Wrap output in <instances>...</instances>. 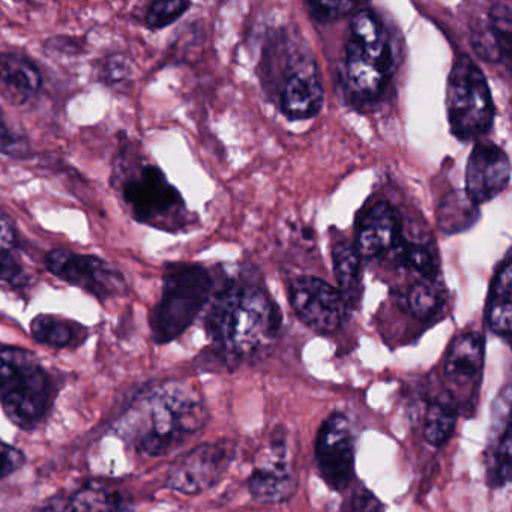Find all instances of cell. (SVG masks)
<instances>
[{
    "instance_id": "obj_1",
    "label": "cell",
    "mask_w": 512,
    "mask_h": 512,
    "mask_svg": "<svg viewBox=\"0 0 512 512\" xmlns=\"http://www.w3.org/2000/svg\"><path fill=\"white\" fill-rule=\"evenodd\" d=\"M209 421L200 389L191 380L170 379L140 395L118 424V433L149 458L164 457L196 436Z\"/></svg>"
},
{
    "instance_id": "obj_2",
    "label": "cell",
    "mask_w": 512,
    "mask_h": 512,
    "mask_svg": "<svg viewBox=\"0 0 512 512\" xmlns=\"http://www.w3.org/2000/svg\"><path fill=\"white\" fill-rule=\"evenodd\" d=\"M281 329V314L263 287L232 283L212 299L206 332L214 352L227 367L259 358Z\"/></svg>"
},
{
    "instance_id": "obj_3",
    "label": "cell",
    "mask_w": 512,
    "mask_h": 512,
    "mask_svg": "<svg viewBox=\"0 0 512 512\" xmlns=\"http://www.w3.org/2000/svg\"><path fill=\"white\" fill-rule=\"evenodd\" d=\"M55 395V382L34 353L20 347L0 349V406L20 430L40 427Z\"/></svg>"
},
{
    "instance_id": "obj_4",
    "label": "cell",
    "mask_w": 512,
    "mask_h": 512,
    "mask_svg": "<svg viewBox=\"0 0 512 512\" xmlns=\"http://www.w3.org/2000/svg\"><path fill=\"white\" fill-rule=\"evenodd\" d=\"M388 29L370 8L358 11L349 26L344 55V82L353 97L374 101L388 88L394 71Z\"/></svg>"
},
{
    "instance_id": "obj_5",
    "label": "cell",
    "mask_w": 512,
    "mask_h": 512,
    "mask_svg": "<svg viewBox=\"0 0 512 512\" xmlns=\"http://www.w3.org/2000/svg\"><path fill=\"white\" fill-rule=\"evenodd\" d=\"M214 280L200 265L173 263L166 268L163 295L151 314L152 338L166 344L184 334L212 298Z\"/></svg>"
},
{
    "instance_id": "obj_6",
    "label": "cell",
    "mask_w": 512,
    "mask_h": 512,
    "mask_svg": "<svg viewBox=\"0 0 512 512\" xmlns=\"http://www.w3.org/2000/svg\"><path fill=\"white\" fill-rule=\"evenodd\" d=\"M446 113L451 133L461 142L487 136L493 128L494 104L487 79L469 58L458 56L446 86Z\"/></svg>"
},
{
    "instance_id": "obj_7",
    "label": "cell",
    "mask_w": 512,
    "mask_h": 512,
    "mask_svg": "<svg viewBox=\"0 0 512 512\" xmlns=\"http://www.w3.org/2000/svg\"><path fill=\"white\" fill-rule=\"evenodd\" d=\"M122 199L133 218L157 229H179L187 220L181 194L167 181L160 167L151 164L136 167L125 175Z\"/></svg>"
},
{
    "instance_id": "obj_8",
    "label": "cell",
    "mask_w": 512,
    "mask_h": 512,
    "mask_svg": "<svg viewBox=\"0 0 512 512\" xmlns=\"http://www.w3.org/2000/svg\"><path fill=\"white\" fill-rule=\"evenodd\" d=\"M287 293L296 316L317 334L338 331L355 307L337 287L316 277L292 278Z\"/></svg>"
},
{
    "instance_id": "obj_9",
    "label": "cell",
    "mask_w": 512,
    "mask_h": 512,
    "mask_svg": "<svg viewBox=\"0 0 512 512\" xmlns=\"http://www.w3.org/2000/svg\"><path fill=\"white\" fill-rule=\"evenodd\" d=\"M317 469L331 490L344 491L355 481L356 442L352 424L344 413H331L317 431Z\"/></svg>"
},
{
    "instance_id": "obj_10",
    "label": "cell",
    "mask_w": 512,
    "mask_h": 512,
    "mask_svg": "<svg viewBox=\"0 0 512 512\" xmlns=\"http://www.w3.org/2000/svg\"><path fill=\"white\" fill-rule=\"evenodd\" d=\"M233 457L235 445L227 440L197 445L172 464L166 485L185 496L205 493L223 479Z\"/></svg>"
},
{
    "instance_id": "obj_11",
    "label": "cell",
    "mask_w": 512,
    "mask_h": 512,
    "mask_svg": "<svg viewBox=\"0 0 512 512\" xmlns=\"http://www.w3.org/2000/svg\"><path fill=\"white\" fill-rule=\"evenodd\" d=\"M484 361L485 340L479 332L458 335L449 346L443 376L446 394L457 404L460 413L470 412L478 404Z\"/></svg>"
},
{
    "instance_id": "obj_12",
    "label": "cell",
    "mask_w": 512,
    "mask_h": 512,
    "mask_svg": "<svg viewBox=\"0 0 512 512\" xmlns=\"http://www.w3.org/2000/svg\"><path fill=\"white\" fill-rule=\"evenodd\" d=\"M47 268L61 280L103 301L127 290L124 275L100 257L53 250L47 254Z\"/></svg>"
},
{
    "instance_id": "obj_13",
    "label": "cell",
    "mask_w": 512,
    "mask_h": 512,
    "mask_svg": "<svg viewBox=\"0 0 512 512\" xmlns=\"http://www.w3.org/2000/svg\"><path fill=\"white\" fill-rule=\"evenodd\" d=\"M511 163L494 143H478L470 152L466 167V194L473 205L490 202L508 188Z\"/></svg>"
},
{
    "instance_id": "obj_14",
    "label": "cell",
    "mask_w": 512,
    "mask_h": 512,
    "mask_svg": "<svg viewBox=\"0 0 512 512\" xmlns=\"http://www.w3.org/2000/svg\"><path fill=\"white\" fill-rule=\"evenodd\" d=\"M251 496L262 503H281L296 493V476L289 461L286 437L271 442L247 481Z\"/></svg>"
},
{
    "instance_id": "obj_15",
    "label": "cell",
    "mask_w": 512,
    "mask_h": 512,
    "mask_svg": "<svg viewBox=\"0 0 512 512\" xmlns=\"http://www.w3.org/2000/svg\"><path fill=\"white\" fill-rule=\"evenodd\" d=\"M511 385L506 383L491 410L490 433L485 449V478L488 487L503 488L511 479Z\"/></svg>"
},
{
    "instance_id": "obj_16",
    "label": "cell",
    "mask_w": 512,
    "mask_h": 512,
    "mask_svg": "<svg viewBox=\"0 0 512 512\" xmlns=\"http://www.w3.org/2000/svg\"><path fill=\"white\" fill-rule=\"evenodd\" d=\"M401 223L388 202H377L359 218L355 248L361 259H377L392 253L400 244Z\"/></svg>"
},
{
    "instance_id": "obj_17",
    "label": "cell",
    "mask_w": 512,
    "mask_h": 512,
    "mask_svg": "<svg viewBox=\"0 0 512 512\" xmlns=\"http://www.w3.org/2000/svg\"><path fill=\"white\" fill-rule=\"evenodd\" d=\"M323 85L311 59L298 62L287 76L281 94V109L292 121L316 118L323 107Z\"/></svg>"
},
{
    "instance_id": "obj_18",
    "label": "cell",
    "mask_w": 512,
    "mask_h": 512,
    "mask_svg": "<svg viewBox=\"0 0 512 512\" xmlns=\"http://www.w3.org/2000/svg\"><path fill=\"white\" fill-rule=\"evenodd\" d=\"M43 77L37 65L19 53H0V94L22 106L38 94Z\"/></svg>"
},
{
    "instance_id": "obj_19",
    "label": "cell",
    "mask_w": 512,
    "mask_h": 512,
    "mask_svg": "<svg viewBox=\"0 0 512 512\" xmlns=\"http://www.w3.org/2000/svg\"><path fill=\"white\" fill-rule=\"evenodd\" d=\"M512 262L511 253H506L499 269L491 281L490 296L487 304L488 328L497 337L508 341L511 337L512 320Z\"/></svg>"
},
{
    "instance_id": "obj_20",
    "label": "cell",
    "mask_w": 512,
    "mask_h": 512,
    "mask_svg": "<svg viewBox=\"0 0 512 512\" xmlns=\"http://www.w3.org/2000/svg\"><path fill=\"white\" fill-rule=\"evenodd\" d=\"M458 415L460 410L457 404L446 392L428 401L424 415L425 442L430 443L434 448H442L454 434Z\"/></svg>"
},
{
    "instance_id": "obj_21",
    "label": "cell",
    "mask_w": 512,
    "mask_h": 512,
    "mask_svg": "<svg viewBox=\"0 0 512 512\" xmlns=\"http://www.w3.org/2000/svg\"><path fill=\"white\" fill-rule=\"evenodd\" d=\"M31 334L37 343L53 349H67L83 341L86 331L79 323L50 314H40L31 322Z\"/></svg>"
},
{
    "instance_id": "obj_22",
    "label": "cell",
    "mask_w": 512,
    "mask_h": 512,
    "mask_svg": "<svg viewBox=\"0 0 512 512\" xmlns=\"http://www.w3.org/2000/svg\"><path fill=\"white\" fill-rule=\"evenodd\" d=\"M58 512H134L124 494L106 487H85L73 494Z\"/></svg>"
},
{
    "instance_id": "obj_23",
    "label": "cell",
    "mask_w": 512,
    "mask_h": 512,
    "mask_svg": "<svg viewBox=\"0 0 512 512\" xmlns=\"http://www.w3.org/2000/svg\"><path fill=\"white\" fill-rule=\"evenodd\" d=\"M332 263L337 280V289L346 296L350 304L355 305L356 292L361 283V257L355 245L344 241L337 242L332 248Z\"/></svg>"
},
{
    "instance_id": "obj_24",
    "label": "cell",
    "mask_w": 512,
    "mask_h": 512,
    "mask_svg": "<svg viewBox=\"0 0 512 512\" xmlns=\"http://www.w3.org/2000/svg\"><path fill=\"white\" fill-rule=\"evenodd\" d=\"M445 299L442 290L433 281H421L412 284L403 293V307L410 316L421 322H430L436 319L442 311Z\"/></svg>"
},
{
    "instance_id": "obj_25",
    "label": "cell",
    "mask_w": 512,
    "mask_h": 512,
    "mask_svg": "<svg viewBox=\"0 0 512 512\" xmlns=\"http://www.w3.org/2000/svg\"><path fill=\"white\" fill-rule=\"evenodd\" d=\"M478 218L476 205L466 194L452 193L443 200L439 211V227L445 233H458L469 229Z\"/></svg>"
},
{
    "instance_id": "obj_26",
    "label": "cell",
    "mask_w": 512,
    "mask_h": 512,
    "mask_svg": "<svg viewBox=\"0 0 512 512\" xmlns=\"http://www.w3.org/2000/svg\"><path fill=\"white\" fill-rule=\"evenodd\" d=\"M394 251H397L401 262L416 274L421 275V278L428 281L436 280L439 274V257L430 244L407 242L406 239H401Z\"/></svg>"
},
{
    "instance_id": "obj_27",
    "label": "cell",
    "mask_w": 512,
    "mask_h": 512,
    "mask_svg": "<svg viewBox=\"0 0 512 512\" xmlns=\"http://www.w3.org/2000/svg\"><path fill=\"white\" fill-rule=\"evenodd\" d=\"M487 29L496 43L503 64L509 70L512 52V4L511 2H496L488 11Z\"/></svg>"
},
{
    "instance_id": "obj_28",
    "label": "cell",
    "mask_w": 512,
    "mask_h": 512,
    "mask_svg": "<svg viewBox=\"0 0 512 512\" xmlns=\"http://www.w3.org/2000/svg\"><path fill=\"white\" fill-rule=\"evenodd\" d=\"M190 7V2H182V0H158L149 7L148 13H146V26L155 31L167 28L179 17L184 16L185 11Z\"/></svg>"
},
{
    "instance_id": "obj_29",
    "label": "cell",
    "mask_w": 512,
    "mask_h": 512,
    "mask_svg": "<svg viewBox=\"0 0 512 512\" xmlns=\"http://www.w3.org/2000/svg\"><path fill=\"white\" fill-rule=\"evenodd\" d=\"M29 281H31V275L17 256V251L0 253V283L19 289V287L28 286Z\"/></svg>"
},
{
    "instance_id": "obj_30",
    "label": "cell",
    "mask_w": 512,
    "mask_h": 512,
    "mask_svg": "<svg viewBox=\"0 0 512 512\" xmlns=\"http://www.w3.org/2000/svg\"><path fill=\"white\" fill-rule=\"evenodd\" d=\"M29 152V140L8 125L4 112L0 109V154L8 157H25Z\"/></svg>"
},
{
    "instance_id": "obj_31",
    "label": "cell",
    "mask_w": 512,
    "mask_h": 512,
    "mask_svg": "<svg viewBox=\"0 0 512 512\" xmlns=\"http://www.w3.org/2000/svg\"><path fill=\"white\" fill-rule=\"evenodd\" d=\"M308 13L319 23H331L343 19L358 8L355 2H308Z\"/></svg>"
},
{
    "instance_id": "obj_32",
    "label": "cell",
    "mask_w": 512,
    "mask_h": 512,
    "mask_svg": "<svg viewBox=\"0 0 512 512\" xmlns=\"http://www.w3.org/2000/svg\"><path fill=\"white\" fill-rule=\"evenodd\" d=\"M340 512H385L382 502L370 490L359 485L353 487L344 499Z\"/></svg>"
},
{
    "instance_id": "obj_33",
    "label": "cell",
    "mask_w": 512,
    "mask_h": 512,
    "mask_svg": "<svg viewBox=\"0 0 512 512\" xmlns=\"http://www.w3.org/2000/svg\"><path fill=\"white\" fill-rule=\"evenodd\" d=\"M25 463V455L20 449L0 440V479L13 475L17 470L22 469Z\"/></svg>"
},
{
    "instance_id": "obj_34",
    "label": "cell",
    "mask_w": 512,
    "mask_h": 512,
    "mask_svg": "<svg viewBox=\"0 0 512 512\" xmlns=\"http://www.w3.org/2000/svg\"><path fill=\"white\" fill-rule=\"evenodd\" d=\"M17 250V229L10 215L0 211V253H14Z\"/></svg>"
},
{
    "instance_id": "obj_35",
    "label": "cell",
    "mask_w": 512,
    "mask_h": 512,
    "mask_svg": "<svg viewBox=\"0 0 512 512\" xmlns=\"http://www.w3.org/2000/svg\"><path fill=\"white\" fill-rule=\"evenodd\" d=\"M104 76L109 82H124L128 76H130V64L127 59L122 56H116V58L109 59L106 68H104Z\"/></svg>"
}]
</instances>
